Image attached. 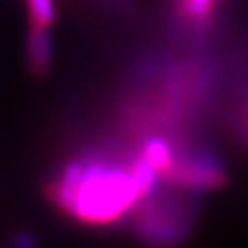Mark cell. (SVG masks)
I'll return each mask as SVG.
<instances>
[{
    "label": "cell",
    "mask_w": 248,
    "mask_h": 248,
    "mask_svg": "<svg viewBox=\"0 0 248 248\" xmlns=\"http://www.w3.org/2000/svg\"><path fill=\"white\" fill-rule=\"evenodd\" d=\"M30 4L31 26L48 28L55 21L54 0H28Z\"/></svg>",
    "instance_id": "cell-5"
},
{
    "label": "cell",
    "mask_w": 248,
    "mask_h": 248,
    "mask_svg": "<svg viewBox=\"0 0 248 248\" xmlns=\"http://www.w3.org/2000/svg\"><path fill=\"white\" fill-rule=\"evenodd\" d=\"M143 157L159 170V174H170L174 169L176 160L169 143L162 138H150L143 148Z\"/></svg>",
    "instance_id": "cell-4"
},
{
    "label": "cell",
    "mask_w": 248,
    "mask_h": 248,
    "mask_svg": "<svg viewBox=\"0 0 248 248\" xmlns=\"http://www.w3.org/2000/svg\"><path fill=\"white\" fill-rule=\"evenodd\" d=\"M59 205L86 222L116 221L141 202L131 169L105 162H73L55 186Z\"/></svg>",
    "instance_id": "cell-1"
},
{
    "label": "cell",
    "mask_w": 248,
    "mask_h": 248,
    "mask_svg": "<svg viewBox=\"0 0 248 248\" xmlns=\"http://www.w3.org/2000/svg\"><path fill=\"white\" fill-rule=\"evenodd\" d=\"M52 38L46 28L31 26L28 36V64L36 74H43L52 66Z\"/></svg>",
    "instance_id": "cell-3"
},
{
    "label": "cell",
    "mask_w": 248,
    "mask_h": 248,
    "mask_svg": "<svg viewBox=\"0 0 248 248\" xmlns=\"http://www.w3.org/2000/svg\"><path fill=\"white\" fill-rule=\"evenodd\" d=\"M169 178L183 183V185L195 186V188H210L221 183V169L207 159H191L188 162L176 164L170 170Z\"/></svg>",
    "instance_id": "cell-2"
}]
</instances>
